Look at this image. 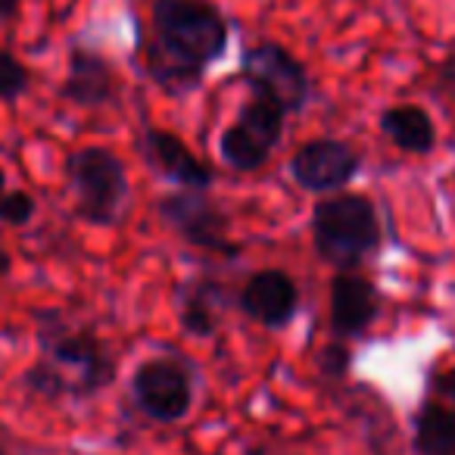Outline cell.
<instances>
[{
	"label": "cell",
	"instance_id": "6da1fadb",
	"mask_svg": "<svg viewBox=\"0 0 455 455\" xmlns=\"http://www.w3.org/2000/svg\"><path fill=\"white\" fill-rule=\"evenodd\" d=\"M150 26L144 69L169 97L194 94L231 41V26L212 0H153Z\"/></svg>",
	"mask_w": 455,
	"mask_h": 455
},
{
	"label": "cell",
	"instance_id": "7a4b0ae2",
	"mask_svg": "<svg viewBox=\"0 0 455 455\" xmlns=\"http://www.w3.org/2000/svg\"><path fill=\"white\" fill-rule=\"evenodd\" d=\"M116 380L109 347L88 328H72L63 315L44 312L38 322V362L22 374V387L47 403L91 399Z\"/></svg>",
	"mask_w": 455,
	"mask_h": 455
},
{
	"label": "cell",
	"instance_id": "3957f363",
	"mask_svg": "<svg viewBox=\"0 0 455 455\" xmlns=\"http://www.w3.org/2000/svg\"><path fill=\"white\" fill-rule=\"evenodd\" d=\"M312 243L322 262L337 272H355L384 241V228L371 196L340 190L315 200L309 215Z\"/></svg>",
	"mask_w": 455,
	"mask_h": 455
},
{
	"label": "cell",
	"instance_id": "277c9868",
	"mask_svg": "<svg viewBox=\"0 0 455 455\" xmlns=\"http://www.w3.org/2000/svg\"><path fill=\"white\" fill-rule=\"evenodd\" d=\"M66 181L76 194V215L88 225L113 228L125 212L128 169L109 147H78L66 156Z\"/></svg>",
	"mask_w": 455,
	"mask_h": 455
},
{
	"label": "cell",
	"instance_id": "5b68a950",
	"mask_svg": "<svg viewBox=\"0 0 455 455\" xmlns=\"http://www.w3.org/2000/svg\"><path fill=\"white\" fill-rule=\"evenodd\" d=\"M241 78L256 100L272 103L284 116L299 113L312 97V82L303 60H297L278 41H259L247 47L241 57Z\"/></svg>",
	"mask_w": 455,
	"mask_h": 455
},
{
	"label": "cell",
	"instance_id": "8992f818",
	"mask_svg": "<svg viewBox=\"0 0 455 455\" xmlns=\"http://www.w3.org/2000/svg\"><path fill=\"white\" fill-rule=\"evenodd\" d=\"M156 212L188 247L225 256V259L241 256V243L231 237L228 212L206 190H172V194H163L156 203Z\"/></svg>",
	"mask_w": 455,
	"mask_h": 455
},
{
	"label": "cell",
	"instance_id": "52a82bcc",
	"mask_svg": "<svg viewBox=\"0 0 455 455\" xmlns=\"http://www.w3.org/2000/svg\"><path fill=\"white\" fill-rule=\"evenodd\" d=\"M132 399L150 421L175 424L194 409V374L172 355L147 359L132 374Z\"/></svg>",
	"mask_w": 455,
	"mask_h": 455
},
{
	"label": "cell",
	"instance_id": "ba28073f",
	"mask_svg": "<svg viewBox=\"0 0 455 455\" xmlns=\"http://www.w3.org/2000/svg\"><path fill=\"white\" fill-rule=\"evenodd\" d=\"M284 119L287 116L278 107L253 97L250 103H243L235 122L219 134L221 159L235 172L262 169L284 138Z\"/></svg>",
	"mask_w": 455,
	"mask_h": 455
},
{
	"label": "cell",
	"instance_id": "9c48e42d",
	"mask_svg": "<svg viewBox=\"0 0 455 455\" xmlns=\"http://www.w3.org/2000/svg\"><path fill=\"white\" fill-rule=\"evenodd\" d=\"M287 172L306 194H340L362 172V153L347 140L312 138L297 147V153L287 163Z\"/></svg>",
	"mask_w": 455,
	"mask_h": 455
},
{
	"label": "cell",
	"instance_id": "30bf717a",
	"mask_svg": "<svg viewBox=\"0 0 455 455\" xmlns=\"http://www.w3.org/2000/svg\"><path fill=\"white\" fill-rule=\"evenodd\" d=\"M237 309L262 328L281 331L299 312V287L284 268H259L237 293Z\"/></svg>",
	"mask_w": 455,
	"mask_h": 455
},
{
	"label": "cell",
	"instance_id": "8fae6325",
	"mask_svg": "<svg viewBox=\"0 0 455 455\" xmlns=\"http://www.w3.org/2000/svg\"><path fill=\"white\" fill-rule=\"evenodd\" d=\"M140 153H144L147 165H150L156 175L169 178V181L178 184L181 190H209L215 184L212 165L203 163V159L188 147V140L175 132H165V128H144Z\"/></svg>",
	"mask_w": 455,
	"mask_h": 455
},
{
	"label": "cell",
	"instance_id": "7c38bea8",
	"mask_svg": "<svg viewBox=\"0 0 455 455\" xmlns=\"http://www.w3.org/2000/svg\"><path fill=\"white\" fill-rule=\"evenodd\" d=\"M380 315V291L359 272H337L331 278V331L337 340L362 337Z\"/></svg>",
	"mask_w": 455,
	"mask_h": 455
},
{
	"label": "cell",
	"instance_id": "4fadbf2b",
	"mask_svg": "<svg viewBox=\"0 0 455 455\" xmlns=\"http://www.w3.org/2000/svg\"><path fill=\"white\" fill-rule=\"evenodd\" d=\"M119 94V78L116 69L100 51H91L84 44H72L69 51V69L60 84V97L72 107L82 109H100L109 107Z\"/></svg>",
	"mask_w": 455,
	"mask_h": 455
},
{
	"label": "cell",
	"instance_id": "5bb4252c",
	"mask_svg": "<svg viewBox=\"0 0 455 455\" xmlns=\"http://www.w3.org/2000/svg\"><path fill=\"white\" fill-rule=\"evenodd\" d=\"M225 303H228L225 284H219L212 278L190 281L181 291V297H178V322H181L184 334L200 337V340L212 337L221 324Z\"/></svg>",
	"mask_w": 455,
	"mask_h": 455
},
{
	"label": "cell",
	"instance_id": "9a60e30c",
	"mask_svg": "<svg viewBox=\"0 0 455 455\" xmlns=\"http://www.w3.org/2000/svg\"><path fill=\"white\" fill-rule=\"evenodd\" d=\"M378 125L396 150L411 153V156H427L436 147V125L427 109L418 103H396V107L384 109Z\"/></svg>",
	"mask_w": 455,
	"mask_h": 455
},
{
	"label": "cell",
	"instance_id": "2e32d148",
	"mask_svg": "<svg viewBox=\"0 0 455 455\" xmlns=\"http://www.w3.org/2000/svg\"><path fill=\"white\" fill-rule=\"evenodd\" d=\"M411 449L415 455H455V411L427 393L411 415Z\"/></svg>",
	"mask_w": 455,
	"mask_h": 455
},
{
	"label": "cell",
	"instance_id": "e0dca14e",
	"mask_svg": "<svg viewBox=\"0 0 455 455\" xmlns=\"http://www.w3.org/2000/svg\"><path fill=\"white\" fill-rule=\"evenodd\" d=\"M28 88H32V69L10 51H0V103L20 100Z\"/></svg>",
	"mask_w": 455,
	"mask_h": 455
},
{
	"label": "cell",
	"instance_id": "ac0fdd59",
	"mask_svg": "<svg viewBox=\"0 0 455 455\" xmlns=\"http://www.w3.org/2000/svg\"><path fill=\"white\" fill-rule=\"evenodd\" d=\"M35 212H38V203H35V196L22 188L7 190V196H4V203H0V221H7V225H13V228L28 225V221L35 219Z\"/></svg>",
	"mask_w": 455,
	"mask_h": 455
},
{
	"label": "cell",
	"instance_id": "d6986e66",
	"mask_svg": "<svg viewBox=\"0 0 455 455\" xmlns=\"http://www.w3.org/2000/svg\"><path fill=\"white\" fill-rule=\"evenodd\" d=\"M349 365H353V353L343 340H334L322 349L318 355V368H322L328 378H347L349 374Z\"/></svg>",
	"mask_w": 455,
	"mask_h": 455
},
{
	"label": "cell",
	"instance_id": "ffe728a7",
	"mask_svg": "<svg viewBox=\"0 0 455 455\" xmlns=\"http://www.w3.org/2000/svg\"><path fill=\"white\" fill-rule=\"evenodd\" d=\"M427 396L440 399L443 405H449V409L455 411V365L430 374L427 378Z\"/></svg>",
	"mask_w": 455,
	"mask_h": 455
},
{
	"label": "cell",
	"instance_id": "44dd1931",
	"mask_svg": "<svg viewBox=\"0 0 455 455\" xmlns=\"http://www.w3.org/2000/svg\"><path fill=\"white\" fill-rule=\"evenodd\" d=\"M436 88L455 94V41L446 51V57H443V63L436 66Z\"/></svg>",
	"mask_w": 455,
	"mask_h": 455
},
{
	"label": "cell",
	"instance_id": "7402d4cb",
	"mask_svg": "<svg viewBox=\"0 0 455 455\" xmlns=\"http://www.w3.org/2000/svg\"><path fill=\"white\" fill-rule=\"evenodd\" d=\"M22 7V0H0V20H10V16H16Z\"/></svg>",
	"mask_w": 455,
	"mask_h": 455
},
{
	"label": "cell",
	"instance_id": "603a6c76",
	"mask_svg": "<svg viewBox=\"0 0 455 455\" xmlns=\"http://www.w3.org/2000/svg\"><path fill=\"white\" fill-rule=\"evenodd\" d=\"M10 268H13V259H10L7 247H4V243H0V278H7V275H10Z\"/></svg>",
	"mask_w": 455,
	"mask_h": 455
},
{
	"label": "cell",
	"instance_id": "cb8c5ba5",
	"mask_svg": "<svg viewBox=\"0 0 455 455\" xmlns=\"http://www.w3.org/2000/svg\"><path fill=\"white\" fill-rule=\"evenodd\" d=\"M7 172H4V165H0V203H4V196H7Z\"/></svg>",
	"mask_w": 455,
	"mask_h": 455
},
{
	"label": "cell",
	"instance_id": "d4e9b609",
	"mask_svg": "<svg viewBox=\"0 0 455 455\" xmlns=\"http://www.w3.org/2000/svg\"><path fill=\"white\" fill-rule=\"evenodd\" d=\"M0 455H22V452H16V449L10 446V443L4 440V436H0Z\"/></svg>",
	"mask_w": 455,
	"mask_h": 455
}]
</instances>
